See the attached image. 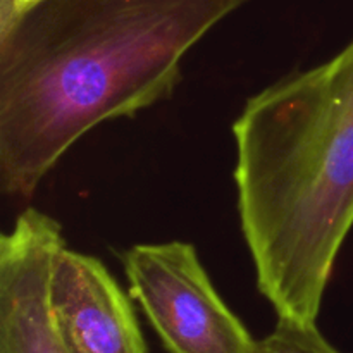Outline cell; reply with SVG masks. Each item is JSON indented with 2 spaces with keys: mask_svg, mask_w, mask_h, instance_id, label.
<instances>
[{
  "mask_svg": "<svg viewBox=\"0 0 353 353\" xmlns=\"http://www.w3.org/2000/svg\"><path fill=\"white\" fill-rule=\"evenodd\" d=\"M130 293L168 353H252L255 340L224 303L186 241L134 245L123 255Z\"/></svg>",
  "mask_w": 353,
  "mask_h": 353,
  "instance_id": "cell-3",
  "label": "cell"
},
{
  "mask_svg": "<svg viewBox=\"0 0 353 353\" xmlns=\"http://www.w3.org/2000/svg\"><path fill=\"white\" fill-rule=\"evenodd\" d=\"M61 224L38 209L19 214L0 240V353H68L50 303Z\"/></svg>",
  "mask_w": 353,
  "mask_h": 353,
  "instance_id": "cell-4",
  "label": "cell"
},
{
  "mask_svg": "<svg viewBox=\"0 0 353 353\" xmlns=\"http://www.w3.org/2000/svg\"><path fill=\"white\" fill-rule=\"evenodd\" d=\"M250 0H0V190L31 199L88 131L162 102Z\"/></svg>",
  "mask_w": 353,
  "mask_h": 353,
  "instance_id": "cell-1",
  "label": "cell"
},
{
  "mask_svg": "<svg viewBox=\"0 0 353 353\" xmlns=\"http://www.w3.org/2000/svg\"><path fill=\"white\" fill-rule=\"evenodd\" d=\"M236 207L261 295L317 324L353 228V40L250 97L233 124Z\"/></svg>",
  "mask_w": 353,
  "mask_h": 353,
  "instance_id": "cell-2",
  "label": "cell"
},
{
  "mask_svg": "<svg viewBox=\"0 0 353 353\" xmlns=\"http://www.w3.org/2000/svg\"><path fill=\"white\" fill-rule=\"evenodd\" d=\"M50 303L68 353H147L130 299L97 257L62 248Z\"/></svg>",
  "mask_w": 353,
  "mask_h": 353,
  "instance_id": "cell-5",
  "label": "cell"
},
{
  "mask_svg": "<svg viewBox=\"0 0 353 353\" xmlns=\"http://www.w3.org/2000/svg\"><path fill=\"white\" fill-rule=\"evenodd\" d=\"M252 353H341L334 348L317 324L278 319L274 330L262 340H255Z\"/></svg>",
  "mask_w": 353,
  "mask_h": 353,
  "instance_id": "cell-6",
  "label": "cell"
}]
</instances>
